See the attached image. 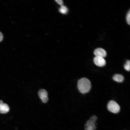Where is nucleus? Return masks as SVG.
Returning <instances> with one entry per match:
<instances>
[{"instance_id":"nucleus-11","label":"nucleus","mask_w":130,"mask_h":130,"mask_svg":"<svg viewBox=\"0 0 130 130\" xmlns=\"http://www.w3.org/2000/svg\"><path fill=\"white\" fill-rule=\"evenodd\" d=\"M97 127L95 125L92 126H89L85 128V130H94L96 129Z\"/></svg>"},{"instance_id":"nucleus-13","label":"nucleus","mask_w":130,"mask_h":130,"mask_svg":"<svg viewBox=\"0 0 130 130\" xmlns=\"http://www.w3.org/2000/svg\"><path fill=\"white\" fill-rule=\"evenodd\" d=\"M56 2L59 5H62L63 4V2L62 0H55Z\"/></svg>"},{"instance_id":"nucleus-3","label":"nucleus","mask_w":130,"mask_h":130,"mask_svg":"<svg viewBox=\"0 0 130 130\" xmlns=\"http://www.w3.org/2000/svg\"><path fill=\"white\" fill-rule=\"evenodd\" d=\"M38 95L43 103H46L48 102V93L46 90L44 89L40 90L38 91Z\"/></svg>"},{"instance_id":"nucleus-12","label":"nucleus","mask_w":130,"mask_h":130,"mask_svg":"<svg viewBox=\"0 0 130 130\" xmlns=\"http://www.w3.org/2000/svg\"><path fill=\"white\" fill-rule=\"evenodd\" d=\"M126 20L127 23L130 25V11L129 10L127 13L126 16Z\"/></svg>"},{"instance_id":"nucleus-1","label":"nucleus","mask_w":130,"mask_h":130,"mask_svg":"<svg viewBox=\"0 0 130 130\" xmlns=\"http://www.w3.org/2000/svg\"><path fill=\"white\" fill-rule=\"evenodd\" d=\"M91 87L90 80L86 78H81L78 81V88L79 91L82 93L84 94L89 92Z\"/></svg>"},{"instance_id":"nucleus-10","label":"nucleus","mask_w":130,"mask_h":130,"mask_svg":"<svg viewBox=\"0 0 130 130\" xmlns=\"http://www.w3.org/2000/svg\"><path fill=\"white\" fill-rule=\"evenodd\" d=\"M130 61L129 60H127L124 65V67L126 71H129L130 70Z\"/></svg>"},{"instance_id":"nucleus-2","label":"nucleus","mask_w":130,"mask_h":130,"mask_svg":"<svg viewBox=\"0 0 130 130\" xmlns=\"http://www.w3.org/2000/svg\"><path fill=\"white\" fill-rule=\"evenodd\" d=\"M107 107L109 111L115 113L119 112L120 110V107L118 104L112 100H110L109 102Z\"/></svg>"},{"instance_id":"nucleus-9","label":"nucleus","mask_w":130,"mask_h":130,"mask_svg":"<svg viewBox=\"0 0 130 130\" xmlns=\"http://www.w3.org/2000/svg\"><path fill=\"white\" fill-rule=\"evenodd\" d=\"M59 11L61 13L65 14L67 13L68 9L65 6L62 5L59 9Z\"/></svg>"},{"instance_id":"nucleus-7","label":"nucleus","mask_w":130,"mask_h":130,"mask_svg":"<svg viewBox=\"0 0 130 130\" xmlns=\"http://www.w3.org/2000/svg\"><path fill=\"white\" fill-rule=\"evenodd\" d=\"M97 119V117L96 115H93L86 122L84 125L85 127L95 125V124Z\"/></svg>"},{"instance_id":"nucleus-5","label":"nucleus","mask_w":130,"mask_h":130,"mask_svg":"<svg viewBox=\"0 0 130 130\" xmlns=\"http://www.w3.org/2000/svg\"><path fill=\"white\" fill-rule=\"evenodd\" d=\"M94 54L96 56H98L104 58L106 56L107 53L105 51L101 48L96 49L94 52Z\"/></svg>"},{"instance_id":"nucleus-4","label":"nucleus","mask_w":130,"mask_h":130,"mask_svg":"<svg viewBox=\"0 0 130 130\" xmlns=\"http://www.w3.org/2000/svg\"><path fill=\"white\" fill-rule=\"evenodd\" d=\"M95 64L99 67H102L105 65L106 62L104 58L98 56H95L93 59Z\"/></svg>"},{"instance_id":"nucleus-8","label":"nucleus","mask_w":130,"mask_h":130,"mask_svg":"<svg viewBox=\"0 0 130 130\" xmlns=\"http://www.w3.org/2000/svg\"><path fill=\"white\" fill-rule=\"evenodd\" d=\"M113 79L115 81L118 82H122L124 79L123 76L121 74H115L113 77Z\"/></svg>"},{"instance_id":"nucleus-6","label":"nucleus","mask_w":130,"mask_h":130,"mask_svg":"<svg viewBox=\"0 0 130 130\" xmlns=\"http://www.w3.org/2000/svg\"><path fill=\"white\" fill-rule=\"evenodd\" d=\"M9 108L6 104L3 103L1 100H0V113L5 114L9 112Z\"/></svg>"},{"instance_id":"nucleus-14","label":"nucleus","mask_w":130,"mask_h":130,"mask_svg":"<svg viewBox=\"0 0 130 130\" xmlns=\"http://www.w3.org/2000/svg\"><path fill=\"white\" fill-rule=\"evenodd\" d=\"M3 36L2 34L0 32V42L3 39Z\"/></svg>"}]
</instances>
